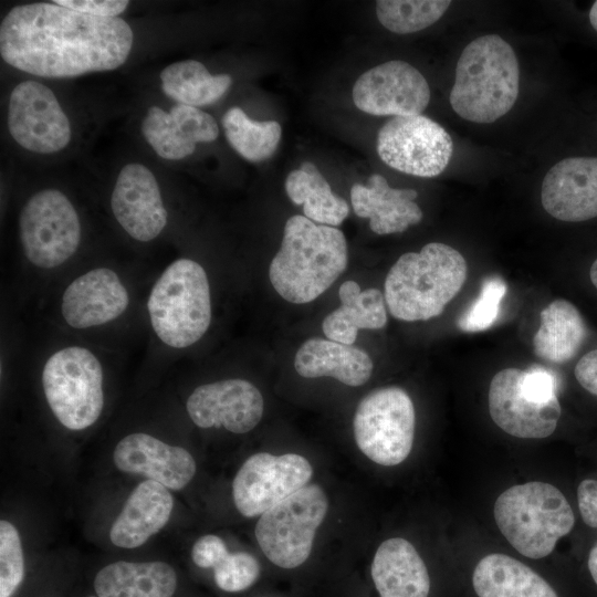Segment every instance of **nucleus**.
<instances>
[{"label":"nucleus","instance_id":"f257e3e1","mask_svg":"<svg viewBox=\"0 0 597 597\" xmlns=\"http://www.w3.org/2000/svg\"><path fill=\"white\" fill-rule=\"evenodd\" d=\"M134 34L122 18L96 17L52 2L13 7L0 24V54L41 77L112 71L129 56Z\"/></svg>","mask_w":597,"mask_h":597},{"label":"nucleus","instance_id":"f03ea898","mask_svg":"<svg viewBox=\"0 0 597 597\" xmlns=\"http://www.w3.org/2000/svg\"><path fill=\"white\" fill-rule=\"evenodd\" d=\"M347 261V242L339 229L295 214L285 222L281 248L270 263L269 277L285 301L305 304L337 280Z\"/></svg>","mask_w":597,"mask_h":597},{"label":"nucleus","instance_id":"7ed1b4c3","mask_svg":"<svg viewBox=\"0 0 597 597\" xmlns=\"http://www.w3.org/2000/svg\"><path fill=\"white\" fill-rule=\"evenodd\" d=\"M468 265L454 248L430 242L419 252L399 256L385 280V302L401 321H427L439 316L460 292Z\"/></svg>","mask_w":597,"mask_h":597},{"label":"nucleus","instance_id":"20e7f679","mask_svg":"<svg viewBox=\"0 0 597 597\" xmlns=\"http://www.w3.org/2000/svg\"><path fill=\"white\" fill-rule=\"evenodd\" d=\"M519 90L520 66L514 50L500 35L486 34L462 51L449 101L463 119L486 124L514 106Z\"/></svg>","mask_w":597,"mask_h":597},{"label":"nucleus","instance_id":"39448f33","mask_svg":"<svg viewBox=\"0 0 597 597\" xmlns=\"http://www.w3.org/2000/svg\"><path fill=\"white\" fill-rule=\"evenodd\" d=\"M493 514L507 542L533 559L548 556L575 524L573 509L564 494L540 481L505 490L496 499Z\"/></svg>","mask_w":597,"mask_h":597},{"label":"nucleus","instance_id":"423d86ee","mask_svg":"<svg viewBox=\"0 0 597 597\" xmlns=\"http://www.w3.org/2000/svg\"><path fill=\"white\" fill-rule=\"evenodd\" d=\"M147 312L165 345L180 349L197 343L211 323L210 286L202 265L187 258L171 262L150 290Z\"/></svg>","mask_w":597,"mask_h":597},{"label":"nucleus","instance_id":"0eeeda50","mask_svg":"<svg viewBox=\"0 0 597 597\" xmlns=\"http://www.w3.org/2000/svg\"><path fill=\"white\" fill-rule=\"evenodd\" d=\"M42 387L55 418L70 430H83L100 418L104 406L103 368L82 346L54 352L45 362Z\"/></svg>","mask_w":597,"mask_h":597},{"label":"nucleus","instance_id":"6e6552de","mask_svg":"<svg viewBox=\"0 0 597 597\" xmlns=\"http://www.w3.org/2000/svg\"><path fill=\"white\" fill-rule=\"evenodd\" d=\"M328 501L323 489L308 484L261 514L255 537L264 555L276 566L295 568L310 556Z\"/></svg>","mask_w":597,"mask_h":597},{"label":"nucleus","instance_id":"1a4fd4ad","mask_svg":"<svg viewBox=\"0 0 597 597\" xmlns=\"http://www.w3.org/2000/svg\"><path fill=\"white\" fill-rule=\"evenodd\" d=\"M415 425V407L409 395L399 387H384L359 401L353 421L354 437L368 459L392 467L409 455Z\"/></svg>","mask_w":597,"mask_h":597},{"label":"nucleus","instance_id":"9d476101","mask_svg":"<svg viewBox=\"0 0 597 597\" xmlns=\"http://www.w3.org/2000/svg\"><path fill=\"white\" fill-rule=\"evenodd\" d=\"M19 233L28 261L35 268L51 270L74 255L82 229L70 199L57 189H44L22 207Z\"/></svg>","mask_w":597,"mask_h":597},{"label":"nucleus","instance_id":"9b49d317","mask_svg":"<svg viewBox=\"0 0 597 597\" xmlns=\"http://www.w3.org/2000/svg\"><path fill=\"white\" fill-rule=\"evenodd\" d=\"M376 149L387 166L430 178L448 166L453 143L440 124L420 114L395 116L386 122L378 132Z\"/></svg>","mask_w":597,"mask_h":597},{"label":"nucleus","instance_id":"f8f14e48","mask_svg":"<svg viewBox=\"0 0 597 597\" xmlns=\"http://www.w3.org/2000/svg\"><path fill=\"white\" fill-rule=\"evenodd\" d=\"M312 474L311 463L300 454L255 453L245 460L233 479L234 505L247 517L261 515L307 485Z\"/></svg>","mask_w":597,"mask_h":597},{"label":"nucleus","instance_id":"ddd939ff","mask_svg":"<svg viewBox=\"0 0 597 597\" xmlns=\"http://www.w3.org/2000/svg\"><path fill=\"white\" fill-rule=\"evenodd\" d=\"M8 128L24 149L52 154L71 140V125L54 93L36 81H24L11 92Z\"/></svg>","mask_w":597,"mask_h":597},{"label":"nucleus","instance_id":"4468645a","mask_svg":"<svg viewBox=\"0 0 597 597\" xmlns=\"http://www.w3.org/2000/svg\"><path fill=\"white\" fill-rule=\"evenodd\" d=\"M356 107L376 116L420 115L430 102L425 76L411 64L391 60L363 73L353 87Z\"/></svg>","mask_w":597,"mask_h":597},{"label":"nucleus","instance_id":"2eb2a0df","mask_svg":"<svg viewBox=\"0 0 597 597\" xmlns=\"http://www.w3.org/2000/svg\"><path fill=\"white\" fill-rule=\"evenodd\" d=\"M186 408L200 428L223 427L233 433H245L260 422L264 404L252 383L232 378L198 386L188 397Z\"/></svg>","mask_w":597,"mask_h":597},{"label":"nucleus","instance_id":"dca6fc26","mask_svg":"<svg viewBox=\"0 0 597 597\" xmlns=\"http://www.w3.org/2000/svg\"><path fill=\"white\" fill-rule=\"evenodd\" d=\"M517 368L496 373L489 388V411L494 423L504 432L522 439H543L556 429L561 417L558 399L537 402L520 387Z\"/></svg>","mask_w":597,"mask_h":597},{"label":"nucleus","instance_id":"f3484780","mask_svg":"<svg viewBox=\"0 0 597 597\" xmlns=\"http://www.w3.org/2000/svg\"><path fill=\"white\" fill-rule=\"evenodd\" d=\"M119 226L133 239L148 242L167 224L168 213L154 174L142 164H128L119 171L111 197Z\"/></svg>","mask_w":597,"mask_h":597},{"label":"nucleus","instance_id":"a211bd4d","mask_svg":"<svg viewBox=\"0 0 597 597\" xmlns=\"http://www.w3.org/2000/svg\"><path fill=\"white\" fill-rule=\"evenodd\" d=\"M128 305L129 294L119 275L112 269L96 268L65 287L61 315L69 326L85 329L115 321Z\"/></svg>","mask_w":597,"mask_h":597},{"label":"nucleus","instance_id":"6ab92c4d","mask_svg":"<svg viewBox=\"0 0 597 597\" xmlns=\"http://www.w3.org/2000/svg\"><path fill=\"white\" fill-rule=\"evenodd\" d=\"M543 208L566 222L597 217V157H568L556 163L542 184Z\"/></svg>","mask_w":597,"mask_h":597},{"label":"nucleus","instance_id":"aec40b11","mask_svg":"<svg viewBox=\"0 0 597 597\" xmlns=\"http://www.w3.org/2000/svg\"><path fill=\"white\" fill-rule=\"evenodd\" d=\"M113 459L118 470L142 474L171 490L184 489L196 473V461L186 449L144 432L124 437L116 444Z\"/></svg>","mask_w":597,"mask_h":597},{"label":"nucleus","instance_id":"412c9836","mask_svg":"<svg viewBox=\"0 0 597 597\" xmlns=\"http://www.w3.org/2000/svg\"><path fill=\"white\" fill-rule=\"evenodd\" d=\"M142 133L158 156L179 160L191 155L198 143L216 140L219 128L210 114L198 107L176 104L169 112L150 106L143 119Z\"/></svg>","mask_w":597,"mask_h":597},{"label":"nucleus","instance_id":"4be33fe9","mask_svg":"<svg viewBox=\"0 0 597 597\" xmlns=\"http://www.w3.org/2000/svg\"><path fill=\"white\" fill-rule=\"evenodd\" d=\"M417 197L415 189L391 188L379 174H373L366 186L355 184L350 189L354 212L368 218L370 230L380 235L404 232L421 221Z\"/></svg>","mask_w":597,"mask_h":597},{"label":"nucleus","instance_id":"5701e85b","mask_svg":"<svg viewBox=\"0 0 597 597\" xmlns=\"http://www.w3.org/2000/svg\"><path fill=\"white\" fill-rule=\"evenodd\" d=\"M174 499L166 486L145 480L128 496L109 531L112 543L123 548L143 545L168 522Z\"/></svg>","mask_w":597,"mask_h":597},{"label":"nucleus","instance_id":"b1692460","mask_svg":"<svg viewBox=\"0 0 597 597\" xmlns=\"http://www.w3.org/2000/svg\"><path fill=\"white\" fill-rule=\"evenodd\" d=\"M371 577L380 597H428L430 577L415 546L405 538L392 537L377 548Z\"/></svg>","mask_w":597,"mask_h":597},{"label":"nucleus","instance_id":"393cba45","mask_svg":"<svg viewBox=\"0 0 597 597\" xmlns=\"http://www.w3.org/2000/svg\"><path fill=\"white\" fill-rule=\"evenodd\" d=\"M373 367L365 350L322 337L305 341L294 357V368L302 377H333L353 387L364 385Z\"/></svg>","mask_w":597,"mask_h":597},{"label":"nucleus","instance_id":"a878e982","mask_svg":"<svg viewBox=\"0 0 597 597\" xmlns=\"http://www.w3.org/2000/svg\"><path fill=\"white\" fill-rule=\"evenodd\" d=\"M176 587V573L164 562L112 563L94 579L97 597H172Z\"/></svg>","mask_w":597,"mask_h":597},{"label":"nucleus","instance_id":"bb28decb","mask_svg":"<svg viewBox=\"0 0 597 597\" xmlns=\"http://www.w3.org/2000/svg\"><path fill=\"white\" fill-rule=\"evenodd\" d=\"M341 306L322 323L326 338L353 345L359 329H379L387 323L385 296L378 289L360 290L357 282L345 281L339 290Z\"/></svg>","mask_w":597,"mask_h":597},{"label":"nucleus","instance_id":"cd10ccee","mask_svg":"<svg viewBox=\"0 0 597 597\" xmlns=\"http://www.w3.org/2000/svg\"><path fill=\"white\" fill-rule=\"evenodd\" d=\"M472 584L478 597H557L553 587L524 563L494 553L475 565Z\"/></svg>","mask_w":597,"mask_h":597},{"label":"nucleus","instance_id":"c85d7f7f","mask_svg":"<svg viewBox=\"0 0 597 597\" xmlns=\"http://www.w3.org/2000/svg\"><path fill=\"white\" fill-rule=\"evenodd\" d=\"M541 325L533 337L534 353L540 358L564 364L582 347L587 329L577 307L558 298L540 313Z\"/></svg>","mask_w":597,"mask_h":597},{"label":"nucleus","instance_id":"c756f323","mask_svg":"<svg viewBox=\"0 0 597 597\" xmlns=\"http://www.w3.org/2000/svg\"><path fill=\"white\" fill-rule=\"evenodd\" d=\"M285 191L304 216L315 223L336 227L348 216L349 206L335 195L318 168L310 161L292 170L285 179Z\"/></svg>","mask_w":597,"mask_h":597},{"label":"nucleus","instance_id":"7c9ffc66","mask_svg":"<svg viewBox=\"0 0 597 597\" xmlns=\"http://www.w3.org/2000/svg\"><path fill=\"white\" fill-rule=\"evenodd\" d=\"M161 90L171 100L192 107L216 103L229 90L228 74H211L199 61L185 60L166 66L160 73Z\"/></svg>","mask_w":597,"mask_h":597},{"label":"nucleus","instance_id":"2f4dec72","mask_svg":"<svg viewBox=\"0 0 597 597\" xmlns=\"http://www.w3.org/2000/svg\"><path fill=\"white\" fill-rule=\"evenodd\" d=\"M222 127L230 146L244 159L260 163L276 150L282 135L275 121H254L242 108L230 107L222 116Z\"/></svg>","mask_w":597,"mask_h":597},{"label":"nucleus","instance_id":"473e14b6","mask_svg":"<svg viewBox=\"0 0 597 597\" xmlns=\"http://www.w3.org/2000/svg\"><path fill=\"white\" fill-rule=\"evenodd\" d=\"M449 0H379V22L397 34L421 31L437 22L450 7Z\"/></svg>","mask_w":597,"mask_h":597},{"label":"nucleus","instance_id":"72a5a7b5","mask_svg":"<svg viewBox=\"0 0 597 597\" xmlns=\"http://www.w3.org/2000/svg\"><path fill=\"white\" fill-rule=\"evenodd\" d=\"M506 284L500 276H490L482 283L479 296L459 317L457 326L465 333L482 332L496 321Z\"/></svg>","mask_w":597,"mask_h":597},{"label":"nucleus","instance_id":"f704fd0d","mask_svg":"<svg viewBox=\"0 0 597 597\" xmlns=\"http://www.w3.org/2000/svg\"><path fill=\"white\" fill-rule=\"evenodd\" d=\"M24 576V561L18 530L0 522V597H11Z\"/></svg>","mask_w":597,"mask_h":597},{"label":"nucleus","instance_id":"c9c22d12","mask_svg":"<svg viewBox=\"0 0 597 597\" xmlns=\"http://www.w3.org/2000/svg\"><path fill=\"white\" fill-rule=\"evenodd\" d=\"M217 586L229 593L242 591L250 587L260 575L258 559L245 552L229 553L213 568Z\"/></svg>","mask_w":597,"mask_h":597},{"label":"nucleus","instance_id":"e433bc0d","mask_svg":"<svg viewBox=\"0 0 597 597\" xmlns=\"http://www.w3.org/2000/svg\"><path fill=\"white\" fill-rule=\"evenodd\" d=\"M520 387L527 397L537 402H549L557 399L555 375L538 365L521 370Z\"/></svg>","mask_w":597,"mask_h":597},{"label":"nucleus","instance_id":"4c0bfd02","mask_svg":"<svg viewBox=\"0 0 597 597\" xmlns=\"http://www.w3.org/2000/svg\"><path fill=\"white\" fill-rule=\"evenodd\" d=\"M228 554V548L222 538L211 534L197 540L191 549L193 563L201 568L217 567Z\"/></svg>","mask_w":597,"mask_h":597},{"label":"nucleus","instance_id":"58836bf2","mask_svg":"<svg viewBox=\"0 0 597 597\" xmlns=\"http://www.w3.org/2000/svg\"><path fill=\"white\" fill-rule=\"evenodd\" d=\"M53 2L73 11L105 18H117L129 4L126 0H54Z\"/></svg>","mask_w":597,"mask_h":597},{"label":"nucleus","instance_id":"ea45409f","mask_svg":"<svg viewBox=\"0 0 597 597\" xmlns=\"http://www.w3.org/2000/svg\"><path fill=\"white\" fill-rule=\"evenodd\" d=\"M578 509L589 527H597V480L586 479L577 489Z\"/></svg>","mask_w":597,"mask_h":597},{"label":"nucleus","instance_id":"a19ab883","mask_svg":"<svg viewBox=\"0 0 597 597\" xmlns=\"http://www.w3.org/2000/svg\"><path fill=\"white\" fill-rule=\"evenodd\" d=\"M574 374L579 385L597 397V349L588 352L578 360Z\"/></svg>","mask_w":597,"mask_h":597},{"label":"nucleus","instance_id":"79ce46f5","mask_svg":"<svg viewBox=\"0 0 597 597\" xmlns=\"http://www.w3.org/2000/svg\"><path fill=\"white\" fill-rule=\"evenodd\" d=\"M588 569L594 582L597 585V544L591 548L588 556Z\"/></svg>","mask_w":597,"mask_h":597},{"label":"nucleus","instance_id":"37998d69","mask_svg":"<svg viewBox=\"0 0 597 597\" xmlns=\"http://www.w3.org/2000/svg\"><path fill=\"white\" fill-rule=\"evenodd\" d=\"M591 27L597 31V1H595L589 11Z\"/></svg>","mask_w":597,"mask_h":597},{"label":"nucleus","instance_id":"c03bdc74","mask_svg":"<svg viewBox=\"0 0 597 597\" xmlns=\"http://www.w3.org/2000/svg\"><path fill=\"white\" fill-rule=\"evenodd\" d=\"M590 281L597 289V259L593 262L589 271Z\"/></svg>","mask_w":597,"mask_h":597},{"label":"nucleus","instance_id":"a18cd8bd","mask_svg":"<svg viewBox=\"0 0 597 597\" xmlns=\"http://www.w3.org/2000/svg\"><path fill=\"white\" fill-rule=\"evenodd\" d=\"M88 597H95V596H88Z\"/></svg>","mask_w":597,"mask_h":597}]
</instances>
